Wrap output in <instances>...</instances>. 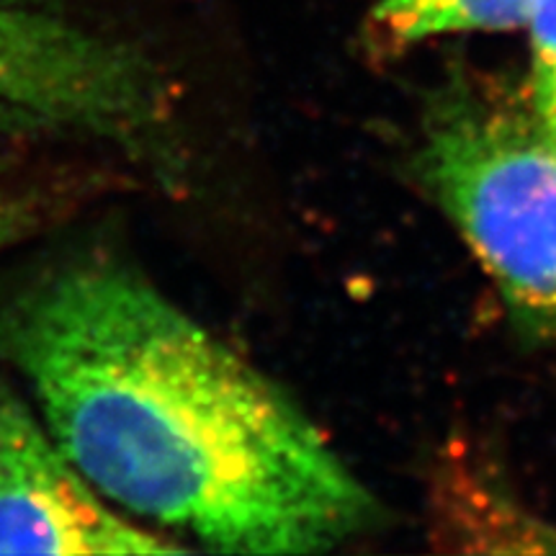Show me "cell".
I'll list each match as a JSON object with an SVG mask.
<instances>
[{
	"mask_svg": "<svg viewBox=\"0 0 556 556\" xmlns=\"http://www.w3.org/2000/svg\"><path fill=\"white\" fill-rule=\"evenodd\" d=\"M163 124V86L137 50L45 13L0 5V131L144 150Z\"/></svg>",
	"mask_w": 556,
	"mask_h": 556,
	"instance_id": "3",
	"label": "cell"
},
{
	"mask_svg": "<svg viewBox=\"0 0 556 556\" xmlns=\"http://www.w3.org/2000/svg\"><path fill=\"white\" fill-rule=\"evenodd\" d=\"M0 358L111 505L212 552H330L377 523L304 409L122 263L62 268L11 299Z\"/></svg>",
	"mask_w": 556,
	"mask_h": 556,
	"instance_id": "1",
	"label": "cell"
},
{
	"mask_svg": "<svg viewBox=\"0 0 556 556\" xmlns=\"http://www.w3.org/2000/svg\"><path fill=\"white\" fill-rule=\"evenodd\" d=\"M75 469L39 415L0 384V554H176Z\"/></svg>",
	"mask_w": 556,
	"mask_h": 556,
	"instance_id": "4",
	"label": "cell"
},
{
	"mask_svg": "<svg viewBox=\"0 0 556 556\" xmlns=\"http://www.w3.org/2000/svg\"><path fill=\"white\" fill-rule=\"evenodd\" d=\"M417 170L513 325L556 343V139L531 99L446 83L422 119Z\"/></svg>",
	"mask_w": 556,
	"mask_h": 556,
	"instance_id": "2",
	"label": "cell"
},
{
	"mask_svg": "<svg viewBox=\"0 0 556 556\" xmlns=\"http://www.w3.org/2000/svg\"><path fill=\"white\" fill-rule=\"evenodd\" d=\"M539 0H381L371 29L389 45L469 31L526 29Z\"/></svg>",
	"mask_w": 556,
	"mask_h": 556,
	"instance_id": "5",
	"label": "cell"
},
{
	"mask_svg": "<svg viewBox=\"0 0 556 556\" xmlns=\"http://www.w3.org/2000/svg\"><path fill=\"white\" fill-rule=\"evenodd\" d=\"M31 208L18 197L0 189V250L16 242L31 227Z\"/></svg>",
	"mask_w": 556,
	"mask_h": 556,
	"instance_id": "6",
	"label": "cell"
}]
</instances>
